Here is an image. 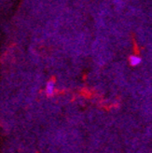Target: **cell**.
<instances>
[{
	"instance_id": "obj_1",
	"label": "cell",
	"mask_w": 152,
	"mask_h": 153,
	"mask_svg": "<svg viewBox=\"0 0 152 153\" xmlns=\"http://www.w3.org/2000/svg\"><path fill=\"white\" fill-rule=\"evenodd\" d=\"M55 82L53 80H50L48 81L47 85H46V89H45V91H46V94L48 96H52L55 93Z\"/></svg>"
},
{
	"instance_id": "obj_2",
	"label": "cell",
	"mask_w": 152,
	"mask_h": 153,
	"mask_svg": "<svg viewBox=\"0 0 152 153\" xmlns=\"http://www.w3.org/2000/svg\"><path fill=\"white\" fill-rule=\"evenodd\" d=\"M129 62H130L131 65L137 66V65H139L141 64L142 59L138 55H132V56H130V58H129Z\"/></svg>"
}]
</instances>
